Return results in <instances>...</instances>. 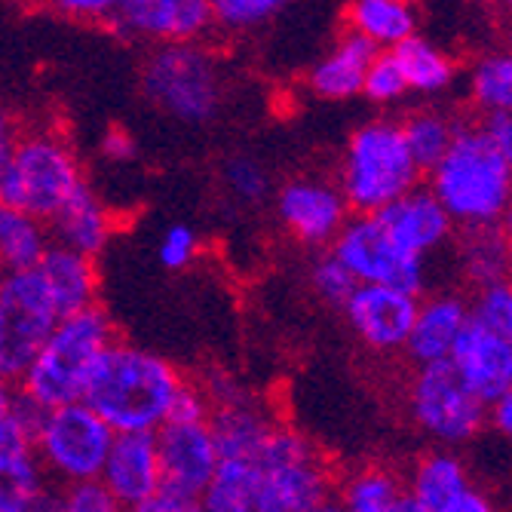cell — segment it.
<instances>
[{
  "instance_id": "cell-7",
  "label": "cell",
  "mask_w": 512,
  "mask_h": 512,
  "mask_svg": "<svg viewBox=\"0 0 512 512\" xmlns=\"http://www.w3.org/2000/svg\"><path fill=\"white\" fill-rule=\"evenodd\" d=\"M142 92L163 114L203 126L221 111L224 80L218 62L203 46L166 43L157 46L142 65Z\"/></svg>"
},
{
  "instance_id": "cell-44",
  "label": "cell",
  "mask_w": 512,
  "mask_h": 512,
  "mask_svg": "<svg viewBox=\"0 0 512 512\" xmlns=\"http://www.w3.org/2000/svg\"><path fill=\"white\" fill-rule=\"evenodd\" d=\"M129 512H203V509H200V500H188V497H175V494L160 491L157 497H151L148 503L135 506Z\"/></svg>"
},
{
  "instance_id": "cell-16",
  "label": "cell",
  "mask_w": 512,
  "mask_h": 512,
  "mask_svg": "<svg viewBox=\"0 0 512 512\" xmlns=\"http://www.w3.org/2000/svg\"><path fill=\"white\" fill-rule=\"evenodd\" d=\"M448 362L485 405L512 393V338L467 322Z\"/></svg>"
},
{
  "instance_id": "cell-17",
  "label": "cell",
  "mask_w": 512,
  "mask_h": 512,
  "mask_svg": "<svg viewBox=\"0 0 512 512\" xmlns=\"http://www.w3.org/2000/svg\"><path fill=\"white\" fill-rule=\"evenodd\" d=\"M99 485L123 509H135L148 503L151 497H157L163 485H160V460H157L154 433L114 436Z\"/></svg>"
},
{
  "instance_id": "cell-2",
  "label": "cell",
  "mask_w": 512,
  "mask_h": 512,
  "mask_svg": "<svg viewBox=\"0 0 512 512\" xmlns=\"http://www.w3.org/2000/svg\"><path fill=\"white\" fill-rule=\"evenodd\" d=\"M427 191L463 230H494L509 212L512 157L503 154L482 126H463L448 154L427 172Z\"/></svg>"
},
{
  "instance_id": "cell-5",
  "label": "cell",
  "mask_w": 512,
  "mask_h": 512,
  "mask_svg": "<svg viewBox=\"0 0 512 512\" xmlns=\"http://www.w3.org/2000/svg\"><path fill=\"white\" fill-rule=\"evenodd\" d=\"M83 188H89L83 166L65 138L59 132H28L0 175V203L50 224Z\"/></svg>"
},
{
  "instance_id": "cell-27",
  "label": "cell",
  "mask_w": 512,
  "mask_h": 512,
  "mask_svg": "<svg viewBox=\"0 0 512 512\" xmlns=\"http://www.w3.org/2000/svg\"><path fill=\"white\" fill-rule=\"evenodd\" d=\"M50 227L34 215L0 203V270L28 273L50 249Z\"/></svg>"
},
{
  "instance_id": "cell-20",
  "label": "cell",
  "mask_w": 512,
  "mask_h": 512,
  "mask_svg": "<svg viewBox=\"0 0 512 512\" xmlns=\"http://www.w3.org/2000/svg\"><path fill=\"white\" fill-rule=\"evenodd\" d=\"M34 273L43 283L46 295H50L59 319L96 307V298H99V270H96V261H92V258L50 243V249L43 252V258L34 267Z\"/></svg>"
},
{
  "instance_id": "cell-39",
  "label": "cell",
  "mask_w": 512,
  "mask_h": 512,
  "mask_svg": "<svg viewBox=\"0 0 512 512\" xmlns=\"http://www.w3.org/2000/svg\"><path fill=\"white\" fill-rule=\"evenodd\" d=\"M197 252H200V237H197V230L188 224H172L160 237V246H157V258L166 270L191 267Z\"/></svg>"
},
{
  "instance_id": "cell-35",
  "label": "cell",
  "mask_w": 512,
  "mask_h": 512,
  "mask_svg": "<svg viewBox=\"0 0 512 512\" xmlns=\"http://www.w3.org/2000/svg\"><path fill=\"white\" fill-rule=\"evenodd\" d=\"M307 276H310L313 295L325 304H332V307H344L350 301V295L356 292V279L344 270V264L329 249H322L313 258Z\"/></svg>"
},
{
  "instance_id": "cell-8",
  "label": "cell",
  "mask_w": 512,
  "mask_h": 512,
  "mask_svg": "<svg viewBox=\"0 0 512 512\" xmlns=\"http://www.w3.org/2000/svg\"><path fill=\"white\" fill-rule=\"evenodd\" d=\"M114 433L102 417L83 402L62 405L43 414L34 436V457L46 479L68 485L99 482Z\"/></svg>"
},
{
  "instance_id": "cell-22",
  "label": "cell",
  "mask_w": 512,
  "mask_h": 512,
  "mask_svg": "<svg viewBox=\"0 0 512 512\" xmlns=\"http://www.w3.org/2000/svg\"><path fill=\"white\" fill-rule=\"evenodd\" d=\"M402 482H405V494L424 512H439L473 488L467 463H463L457 451L448 448H433L421 454L408 470V476H402Z\"/></svg>"
},
{
  "instance_id": "cell-40",
  "label": "cell",
  "mask_w": 512,
  "mask_h": 512,
  "mask_svg": "<svg viewBox=\"0 0 512 512\" xmlns=\"http://www.w3.org/2000/svg\"><path fill=\"white\" fill-rule=\"evenodd\" d=\"M209 417H212V402L203 393V387L184 381L169 405L166 424H209Z\"/></svg>"
},
{
  "instance_id": "cell-48",
  "label": "cell",
  "mask_w": 512,
  "mask_h": 512,
  "mask_svg": "<svg viewBox=\"0 0 512 512\" xmlns=\"http://www.w3.org/2000/svg\"><path fill=\"white\" fill-rule=\"evenodd\" d=\"M13 402H16V384H10V381L0 378V417H7V414H10Z\"/></svg>"
},
{
  "instance_id": "cell-12",
  "label": "cell",
  "mask_w": 512,
  "mask_h": 512,
  "mask_svg": "<svg viewBox=\"0 0 512 512\" xmlns=\"http://www.w3.org/2000/svg\"><path fill=\"white\" fill-rule=\"evenodd\" d=\"M276 218L298 243L332 249L341 227L350 221V209L335 181L298 175L276 191Z\"/></svg>"
},
{
  "instance_id": "cell-19",
  "label": "cell",
  "mask_w": 512,
  "mask_h": 512,
  "mask_svg": "<svg viewBox=\"0 0 512 512\" xmlns=\"http://www.w3.org/2000/svg\"><path fill=\"white\" fill-rule=\"evenodd\" d=\"M470 322V304L454 292H439L430 298H417V313L408 332L405 353L417 365L448 362L460 332Z\"/></svg>"
},
{
  "instance_id": "cell-50",
  "label": "cell",
  "mask_w": 512,
  "mask_h": 512,
  "mask_svg": "<svg viewBox=\"0 0 512 512\" xmlns=\"http://www.w3.org/2000/svg\"><path fill=\"white\" fill-rule=\"evenodd\" d=\"M313 512H344V509H341V506L335 503V497H329V500H325V503H319V506H316Z\"/></svg>"
},
{
  "instance_id": "cell-31",
  "label": "cell",
  "mask_w": 512,
  "mask_h": 512,
  "mask_svg": "<svg viewBox=\"0 0 512 512\" xmlns=\"http://www.w3.org/2000/svg\"><path fill=\"white\" fill-rule=\"evenodd\" d=\"M470 96L479 111L509 114L512 105V59L503 50L485 53L470 68Z\"/></svg>"
},
{
  "instance_id": "cell-34",
  "label": "cell",
  "mask_w": 512,
  "mask_h": 512,
  "mask_svg": "<svg viewBox=\"0 0 512 512\" xmlns=\"http://www.w3.org/2000/svg\"><path fill=\"white\" fill-rule=\"evenodd\" d=\"M212 28L224 34H252L267 28L286 4L279 0H212Z\"/></svg>"
},
{
  "instance_id": "cell-13",
  "label": "cell",
  "mask_w": 512,
  "mask_h": 512,
  "mask_svg": "<svg viewBox=\"0 0 512 512\" xmlns=\"http://www.w3.org/2000/svg\"><path fill=\"white\" fill-rule=\"evenodd\" d=\"M105 25L120 37L197 43L212 31L209 0H114Z\"/></svg>"
},
{
  "instance_id": "cell-1",
  "label": "cell",
  "mask_w": 512,
  "mask_h": 512,
  "mask_svg": "<svg viewBox=\"0 0 512 512\" xmlns=\"http://www.w3.org/2000/svg\"><path fill=\"white\" fill-rule=\"evenodd\" d=\"M181 384L184 378L169 359L117 338L92 371L83 405L96 411L114 436L157 433Z\"/></svg>"
},
{
  "instance_id": "cell-33",
  "label": "cell",
  "mask_w": 512,
  "mask_h": 512,
  "mask_svg": "<svg viewBox=\"0 0 512 512\" xmlns=\"http://www.w3.org/2000/svg\"><path fill=\"white\" fill-rule=\"evenodd\" d=\"M221 184L230 200L240 206H261L273 194V178L267 166L252 154H234L221 163Z\"/></svg>"
},
{
  "instance_id": "cell-46",
  "label": "cell",
  "mask_w": 512,
  "mask_h": 512,
  "mask_svg": "<svg viewBox=\"0 0 512 512\" xmlns=\"http://www.w3.org/2000/svg\"><path fill=\"white\" fill-rule=\"evenodd\" d=\"M479 126L503 154L512 157V117L509 114H488Z\"/></svg>"
},
{
  "instance_id": "cell-24",
  "label": "cell",
  "mask_w": 512,
  "mask_h": 512,
  "mask_svg": "<svg viewBox=\"0 0 512 512\" xmlns=\"http://www.w3.org/2000/svg\"><path fill=\"white\" fill-rule=\"evenodd\" d=\"M46 227H50V240L56 246L96 261V255H102L114 237V215L96 194L83 188Z\"/></svg>"
},
{
  "instance_id": "cell-42",
  "label": "cell",
  "mask_w": 512,
  "mask_h": 512,
  "mask_svg": "<svg viewBox=\"0 0 512 512\" xmlns=\"http://www.w3.org/2000/svg\"><path fill=\"white\" fill-rule=\"evenodd\" d=\"M19 138H22V132H19L16 117H13L4 105H0V175H4V169L10 166L13 151H16V145H19Z\"/></svg>"
},
{
  "instance_id": "cell-6",
  "label": "cell",
  "mask_w": 512,
  "mask_h": 512,
  "mask_svg": "<svg viewBox=\"0 0 512 512\" xmlns=\"http://www.w3.org/2000/svg\"><path fill=\"white\" fill-rule=\"evenodd\" d=\"M255 470V512H313L335 494V479L319 448L279 421L255 457Z\"/></svg>"
},
{
  "instance_id": "cell-4",
  "label": "cell",
  "mask_w": 512,
  "mask_h": 512,
  "mask_svg": "<svg viewBox=\"0 0 512 512\" xmlns=\"http://www.w3.org/2000/svg\"><path fill=\"white\" fill-rule=\"evenodd\" d=\"M335 184L350 215H375L421 188V169L405 148L399 123L384 117L362 123L344 148Z\"/></svg>"
},
{
  "instance_id": "cell-26",
  "label": "cell",
  "mask_w": 512,
  "mask_h": 512,
  "mask_svg": "<svg viewBox=\"0 0 512 512\" xmlns=\"http://www.w3.org/2000/svg\"><path fill=\"white\" fill-rule=\"evenodd\" d=\"M393 56L402 68L408 92H417V96H442L457 77L454 59L424 34L408 37L402 46H396Z\"/></svg>"
},
{
  "instance_id": "cell-41",
  "label": "cell",
  "mask_w": 512,
  "mask_h": 512,
  "mask_svg": "<svg viewBox=\"0 0 512 512\" xmlns=\"http://www.w3.org/2000/svg\"><path fill=\"white\" fill-rule=\"evenodd\" d=\"M111 4H114V0H59L53 10L62 13V16H71L77 22H102L105 25V19L111 13Z\"/></svg>"
},
{
  "instance_id": "cell-36",
  "label": "cell",
  "mask_w": 512,
  "mask_h": 512,
  "mask_svg": "<svg viewBox=\"0 0 512 512\" xmlns=\"http://www.w3.org/2000/svg\"><path fill=\"white\" fill-rule=\"evenodd\" d=\"M359 96H365L375 105H396L408 96V83H405L402 68L393 53H378L371 59V65L365 68V77H362Z\"/></svg>"
},
{
  "instance_id": "cell-51",
  "label": "cell",
  "mask_w": 512,
  "mask_h": 512,
  "mask_svg": "<svg viewBox=\"0 0 512 512\" xmlns=\"http://www.w3.org/2000/svg\"><path fill=\"white\" fill-rule=\"evenodd\" d=\"M0 279H4V270H0Z\"/></svg>"
},
{
  "instance_id": "cell-38",
  "label": "cell",
  "mask_w": 512,
  "mask_h": 512,
  "mask_svg": "<svg viewBox=\"0 0 512 512\" xmlns=\"http://www.w3.org/2000/svg\"><path fill=\"white\" fill-rule=\"evenodd\" d=\"M56 512H129V509H123L99 482H83V485L59 488Z\"/></svg>"
},
{
  "instance_id": "cell-15",
  "label": "cell",
  "mask_w": 512,
  "mask_h": 512,
  "mask_svg": "<svg viewBox=\"0 0 512 512\" xmlns=\"http://www.w3.org/2000/svg\"><path fill=\"white\" fill-rule=\"evenodd\" d=\"M353 335L375 353H399L408 344V332L417 313V298L387 286H356L341 307Z\"/></svg>"
},
{
  "instance_id": "cell-49",
  "label": "cell",
  "mask_w": 512,
  "mask_h": 512,
  "mask_svg": "<svg viewBox=\"0 0 512 512\" xmlns=\"http://www.w3.org/2000/svg\"><path fill=\"white\" fill-rule=\"evenodd\" d=\"M387 512H424V509L417 506V503H414V500H411L408 494H402V497H399V500H396V503H393V506H390Z\"/></svg>"
},
{
  "instance_id": "cell-14",
  "label": "cell",
  "mask_w": 512,
  "mask_h": 512,
  "mask_svg": "<svg viewBox=\"0 0 512 512\" xmlns=\"http://www.w3.org/2000/svg\"><path fill=\"white\" fill-rule=\"evenodd\" d=\"M154 442L163 491L200 500L218 467V448L209 424H163L154 433Z\"/></svg>"
},
{
  "instance_id": "cell-9",
  "label": "cell",
  "mask_w": 512,
  "mask_h": 512,
  "mask_svg": "<svg viewBox=\"0 0 512 512\" xmlns=\"http://www.w3.org/2000/svg\"><path fill=\"white\" fill-rule=\"evenodd\" d=\"M414 427L439 448H460L485 430L488 405L460 381L451 362L417 365L405 390Z\"/></svg>"
},
{
  "instance_id": "cell-37",
  "label": "cell",
  "mask_w": 512,
  "mask_h": 512,
  "mask_svg": "<svg viewBox=\"0 0 512 512\" xmlns=\"http://www.w3.org/2000/svg\"><path fill=\"white\" fill-rule=\"evenodd\" d=\"M470 304V322L494 335L512 338V289L509 283H494L476 292Z\"/></svg>"
},
{
  "instance_id": "cell-30",
  "label": "cell",
  "mask_w": 512,
  "mask_h": 512,
  "mask_svg": "<svg viewBox=\"0 0 512 512\" xmlns=\"http://www.w3.org/2000/svg\"><path fill=\"white\" fill-rule=\"evenodd\" d=\"M255 460H218L215 476L200 494L203 512H255Z\"/></svg>"
},
{
  "instance_id": "cell-11",
  "label": "cell",
  "mask_w": 512,
  "mask_h": 512,
  "mask_svg": "<svg viewBox=\"0 0 512 512\" xmlns=\"http://www.w3.org/2000/svg\"><path fill=\"white\" fill-rule=\"evenodd\" d=\"M356 286H387L421 298L427 289V261L405 255L375 215H350L329 249Z\"/></svg>"
},
{
  "instance_id": "cell-3",
  "label": "cell",
  "mask_w": 512,
  "mask_h": 512,
  "mask_svg": "<svg viewBox=\"0 0 512 512\" xmlns=\"http://www.w3.org/2000/svg\"><path fill=\"white\" fill-rule=\"evenodd\" d=\"M114 341V322L99 304L83 313L62 316L53 335L46 338L28 371L19 378L16 390L43 411L83 402L92 371Z\"/></svg>"
},
{
  "instance_id": "cell-21",
  "label": "cell",
  "mask_w": 512,
  "mask_h": 512,
  "mask_svg": "<svg viewBox=\"0 0 512 512\" xmlns=\"http://www.w3.org/2000/svg\"><path fill=\"white\" fill-rule=\"evenodd\" d=\"M375 56H378L375 46L365 43L362 37H356L350 31H344L332 50L325 53L319 62H313V68L307 71V86L316 99L350 102L359 96L365 68L371 65Z\"/></svg>"
},
{
  "instance_id": "cell-43",
  "label": "cell",
  "mask_w": 512,
  "mask_h": 512,
  "mask_svg": "<svg viewBox=\"0 0 512 512\" xmlns=\"http://www.w3.org/2000/svg\"><path fill=\"white\" fill-rule=\"evenodd\" d=\"M102 154L114 163H126L129 157H135V138L126 129L114 126L102 135Z\"/></svg>"
},
{
  "instance_id": "cell-45",
  "label": "cell",
  "mask_w": 512,
  "mask_h": 512,
  "mask_svg": "<svg viewBox=\"0 0 512 512\" xmlns=\"http://www.w3.org/2000/svg\"><path fill=\"white\" fill-rule=\"evenodd\" d=\"M439 512H500V509H497V503H494V497L488 491H482V488L473 485L467 494H460L454 503H448Z\"/></svg>"
},
{
  "instance_id": "cell-23",
  "label": "cell",
  "mask_w": 512,
  "mask_h": 512,
  "mask_svg": "<svg viewBox=\"0 0 512 512\" xmlns=\"http://www.w3.org/2000/svg\"><path fill=\"white\" fill-rule=\"evenodd\" d=\"M276 427L273 417L255 405L246 393L234 402L212 408L209 430L218 448V460H255L267 433Z\"/></svg>"
},
{
  "instance_id": "cell-18",
  "label": "cell",
  "mask_w": 512,
  "mask_h": 512,
  "mask_svg": "<svg viewBox=\"0 0 512 512\" xmlns=\"http://www.w3.org/2000/svg\"><path fill=\"white\" fill-rule=\"evenodd\" d=\"M375 218L390 234V240L417 261H427L454 237V224L427 188H414L402 200L375 212Z\"/></svg>"
},
{
  "instance_id": "cell-47",
  "label": "cell",
  "mask_w": 512,
  "mask_h": 512,
  "mask_svg": "<svg viewBox=\"0 0 512 512\" xmlns=\"http://www.w3.org/2000/svg\"><path fill=\"white\" fill-rule=\"evenodd\" d=\"M485 427H494L500 436H509L512 433V393L509 396H500L497 402L488 405V411H485Z\"/></svg>"
},
{
  "instance_id": "cell-25",
  "label": "cell",
  "mask_w": 512,
  "mask_h": 512,
  "mask_svg": "<svg viewBox=\"0 0 512 512\" xmlns=\"http://www.w3.org/2000/svg\"><path fill=\"white\" fill-rule=\"evenodd\" d=\"M347 31L375 46L378 53H393L417 34V10L405 0H353L344 10Z\"/></svg>"
},
{
  "instance_id": "cell-28",
  "label": "cell",
  "mask_w": 512,
  "mask_h": 512,
  "mask_svg": "<svg viewBox=\"0 0 512 512\" xmlns=\"http://www.w3.org/2000/svg\"><path fill=\"white\" fill-rule=\"evenodd\" d=\"M405 494V482L384 463H368L335 485V503L344 512H387Z\"/></svg>"
},
{
  "instance_id": "cell-32",
  "label": "cell",
  "mask_w": 512,
  "mask_h": 512,
  "mask_svg": "<svg viewBox=\"0 0 512 512\" xmlns=\"http://www.w3.org/2000/svg\"><path fill=\"white\" fill-rule=\"evenodd\" d=\"M460 264L467 270L470 283L476 289L494 286V283H506V240L500 234V227L494 230H467V240L460 246Z\"/></svg>"
},
{
  "instance_id": "cell-29",
  "label": "cell",
  "mask_w": 512,
  "mask_h": 512,
  "mask_svg": "<svg viewBox=\"0 0 512 512\" xmlns=\"http://www.w3.org/2000/svg\"><path fill=\"white\" fill-rule=\"evenodd\" d=\"M399 129H402L405 148H408L414 166L421 169V175H424V172H430L448 154V148L454 145V135L460 129V123L451 120L442 111L424 108V111H411L399 123Z\"/></svg>"
},
{
  "instance_id": "cell-10",
  "label": "cell",
  "mask_w": 512,
  "mask_h": 512,
  "mask_svg": "<svg viewBox=\"0 0 512 512\" xmlns=\"http://www.w3.org/2000/svg\"><path fill=\"white\" fill-rule=\"evenodd\" d=\"M59 313L34 270L4 273L0 279V378L19 384L46 338L53 335Z\"/></svg>"
}]
</instances>
